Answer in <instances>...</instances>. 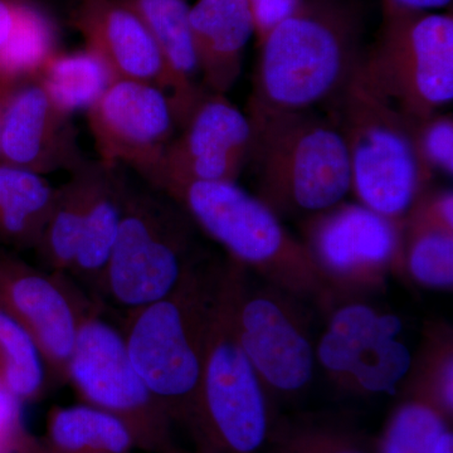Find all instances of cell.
<instances>
[{"instance_id": "1", "label": "cell", "mask_w": 453, "mask_h": 453, "mask_svg": "<svg viewBox=\"0 0 453 453\" xmlns=\"http://www.w3.org/2000/svg\"><path fill=\"white\" fill-rule=\"evenodd\" d=\"M259 50L247 112L311 111L332 103L365 53L353 11L308 0L299 13L268 35Z\"/></svg>"}, {"instance_id": "2", "label": "cell", "mask_w": 453, "mask_h": 453, "mask_svg": "<svg viewBox=\"0 0 453 453\" xmlns=\"http://www.w3.org/2000/svg\"><path fill=\"white\" fill-rule=\"evenodd\" d=\"M256 196L277 216L320 213L351 192L347 145L330 116L247 112Z\"/></svg>"}, {"instance_id": "3", "label": "cell", "mask_w": 453, "mask_h": 453, "mask_svg": "<svg viewBox=\"0 0 453 453\" xmlns=\"http://www.w3.org/2000/svg\"><path fill=\"white\" fill-rule=\"evenodd\" d=\"M222 270L193 262L169 295L133 310L122 333L145 386L183 426L198 392Z\"/></svg>"}, {"instance_id": "4", "label": "cell", "mask_w": 453, "mask_h": 453, "mask_svg": "<svg viewBox=\"0 0 453 453\" xmlns=\"http://www.w3.org/2000/svg\"><path fill=\"white\" fill-rule=\"evenodd\" d=\"M166 196L223 246L229 258L268 285L301 301H315L327 311L334 308L329 290L303 241L237 181H195Z\"/></svg>"}, {"instance_id": "5", "label": "cell", "mask_w": 453, "mask_h": 453, "mask_svg": "<svg viewBox=\"0 0 453 453\" xmlns=\"http://www.w3.org/2000/svg\"><path fill=\"white\" fill-rule=\"evenodd\" d=\"M241 267L231 258L223 265L198 392L184 426L196 449L207 453H256L266 445L273 426L266 392L235 332Z\"/></svg>"}, {"instance_id": "6", "label": "cell", "mask_w": 453, "mask_h": 453, "mask_svg": "<svg viewBox=\"0 0 453 453\" xmlns=\"http://www.w3.org/2000/svg\"><path fill=\"white\" fill-rule=\"evenodd\" d=\"M329 105V116L347 145L351 192L357 203L387 219H403L434 174L417 148L416 122L357 71Z\"/></svg>"}, {"instance_id": "7", "label": "cell", "mask_w": 453, "mask_h": 453, "mask_svg": "<svg viewBox=\"0 0 453 453\" xmlns=\"http://www.w3.org/2000/svg\"><path fill=\"white\" fill-rule=\"evenodd\" d=\"M357 73L408 120L436 115L453 100L451 12L384 18Z\"/></svg>"}, {"instance_id": "8", "label": "cell", "mask_w": 453, "mask_h": 453, "mask_svg": "<svg viewBox=\"0 0 453 453\" xmlns=\"http://www.w3.org/2000/svg\"><path fill=\"white\" fill-rule=\"evenodd\" d=\"M164 196L159 190L149 192L127 183L120 231L104 291L131 311L169 295L195 262L181 208Z\"/></svg>"}, {"instance_id": "9", "label": "cell", "mask_w": 453, "mask_h": 453, "mask_svg": "<svg viewBox=\"0 0 453 453\" xmlns=\"http://www.w3.org/2000/svg\"><path fill=\"white\" fill-rule=\"evenodd\" d=\"M303 235L334 306L383 291L390 273L399 271L402 220L360 203L342 202L311 214Z\"/></svg>"}, {"instance_id": "10", "label": "cell", "mask_w": 453, "mask_h": 453, "mask_svg": "<svg viewBox=\"0 0 453 453\" xmlns=\"http://www.w3.org/2000/svg\"><path fill=\"white\" fill-rule=\"evenodd\" d=\"M67 377L86 403L129 426L138 449L153 453L174 449V422L136 372L124 335L91 312L80 325Z\"/></svg>"}, {"instance_id": "11", "label": "cell", "mask_w": 453, "mask_h": 453, "mask_svg": "<svg viewBox=\"0 0 453 453\" xmlns=\"http://www.w3.org/2000/svg\"><path fill=\"white\" fill-rule=\"evenodd\" d=\"M300 301L268 283L256 286L250 271L241 267L235 332L266 395H296L314 375L315 347Z\"/></svg>"}, {"instance_id": "12", "label": "cell", "mask_w": 453, "mask_h": 453, "mask_svg": "<svg viewBox=\"0 0 453 453\" xmlns=\"http://www.w3.org/2000/svg\"><path fill=\"white\" fill-rule=\"evenodd\" d=\"M315 348L316 362L336 387L357 395H395L411 368L399 339L402 321L359 300L334 306Z\"/></svg>"}, {"instance_id": "13", "label": "cell", "mask_w": 453, "mask_h": 453, "mask_svg": "<svg viewBox=\"0 0 453 453\" xmlns=\"http://www.w3.org/2000/svg\"><path fill=\"white\" fill-rule=\"evenodd\" d=\"M251 122L225 95L207 92L181 125L148 183L168 196L195 181H237L246 168Z\"/></svg>"}, {"instance_id": "14", "label": "cell", "mask_w": 453, "mask_h": 453, "mask_svg": "<svg viewBox=\"0 0 453 453\" xmlns=\"http://www.w3.org/2000/svg\"><path fill=\"white\" fill-rule=\"evenodd\" d=\"M88 112L101 162L124 164L149 181L178 127L166 92L154 83L113 80Z\"/></svg>"}, {"instance_id": "15", "label": "cell", "mask_w": 453, "mask_h": 453, "mask_svg": "<svg viewBox=\"0 0 453 453\" xmlns=\"http://www.w3.org/2000/svg\"><path fill=\"white\" fill-rule=\"evenodd\" d=\"M0 291L4 308L37 342L47 368L67 375L80 325L88 312L64 276L0 261Z\"/></svg>"}, {"instance_id": "16", "label": "cell", "mask_w": 453, "mask_h": 453, "mask_svg": "<svg viewBox=\"0 0 453 453\" xmlns=\"http://www.w3.org/2000/svg\"><path fill=\"white\" fill-rule=\"evenodd\" d=\"M86 163L71 115L50 100L37 80L20 82L3 113L0 164L44 175L74 173Z\"/></svg>"}, {"instance_id": "17", "label": "cell", "mask_w": 453, "mask_h": 453, "mask_svg": "<svg viewBox=\"0 0 453 453\" xmlns=\"http://www.w3.org/2000/svg\"><path fill=\"white\" fill-rule=\"evenodd\" d=\"M73 25L88 50L105 62L115 80L154 83L163 89V61L150 32L122 0H81ZM164 91V89H163Z\"/></svg>"}, {"instance_id": "18", "label": "cell", "mask_w": 453, "mask_h": 453, "mask_svg": "<svg viewBox=\"0 0 453 453\" xmlns=\"http://www.w3.org/2000/svg\"><path fill=\"white\" fill-rule=\"evenodd\" d=\"M150 32L163 61V89L172 101L179 127L207 92L196 82L198 57L186 0H122Z\"/></svg>"}, {"instance_id": "19", "label": "cell", "mask_w": 453, "mask_h": 453, "mask_svg": "<svg viewBox=\"0 0 453 453\" xmlns=\"http://www.w3.org/2000/svg\"><path fill=\"white\" fill-rule=\"evenodd\" d=\"M189 25L199 74L211 94L226 95L242 71L244 49L253 35L247 0H198Z\"/></svg>"}, {"instance_id": "20", "label": "cell", "mask_w": 453, "mask_h": 453, "mask_svg": "<svg viewBox=\"0 0 453 453\" xmlns=\"http://www.w3.org/2000/svg\"><path fill=\"white\" fill-rule=\"evenodd\" d=\"M101 164L71 273L104 288L107 265L120 231L127 181L118 172L119 166Z\"/></svg>"}, {"instance_id": "21", "label": "cell", "mask_w": 453, "mask_h": 453, "mask_svg": "<svg viewBox=\"0 0 453 453\" xmlns=\"http://www.w3.org/2000/svg\"><path fill=\"white\" fill-rule=\"evenodd\" d=\"M101 166V162H88L73 173L67 183L57 188L55 203L35 247L52 273L62 275L73 268Z\"/></svg>"}, {"instance_id": "22", "label": "cell", "mask_w": 453, "mask_h": 453, "mask_svg": "<svg viewBox=\"0 0 453 453\" xmlns=\"http://www.w3.org/2000/svg\"><path fill=\"white\" fill-rule=\"evenodd\" d=\"M42 443L50 453H133L138 449L127 423L88 403L52 411Z\"/></svg>"}, {"instance_id": "23", "label": "cell", "mask_w": 453, "mask_h": 453, "mask_svg": "<svg viewBox=\"0 0 453 453\" xmlns=\"http://www.w3.org/2000/svg\"><path fill=\"white\" fill-rule=\"evenodd\" d=\"M56 195L43 175L0 164V238L37 247Z\"/></svg>"}, {"instance_id": "24", "label": "cell", "mask_w": 453, "mask_h": 453, "mask_svg": "<svg viewBox=\"0 0 453 453\" xmlns=\"http://www.w3.org/2000/svg\"><path fill=\"white\" fill-rule=\"evenodd\" d=\"M35 80L61 111L73 115L91 109L115 79L105 62L86 50L55 53Z\"/></svg>"}, {"instance_id": "25", "label": "cell", "mask_w": 453, "mask_h": 453, "mask_svg": "<svg viewBox=\"0 0 453 453\" xmlns=\"http://www.w3.org/2000/svg\"><path fill=\"white\" fill-rule=\"evenodd\" d=\"M403 383L405 398L428 405L452 423L453 333L449 324L434 321L427 325Z\"/></svg>"}, {"instance_id": "26", "label": "cell", "mask_w": 453, "mask_h": 453, "mask_svg": "<svg viewBox=\"0 0 453 453\" xmlns=\"http://www.w3.org/2000/svg\"><path fill=\"white\" fill-rule=\"evenodd\" d=\"M398 273L425 288L452 290L453 228L405 214Z\"/></svg>"}, {"instance_id": "27", "label": "cell", "mask_w": 453, "mask_h": 453, "mask_svg": "<svg viewBox=\"0 0 453 453\" xmlns=\"http://www.w3.org/2000/svg\"><path fill=\"white\" fill-rule=\"evenodd\" d=\"M270 453H372L365 434L332 414H301L271 426Z\"/></svg>"}, {"instance_id": "28", "label": "cell", "mask_w": 453, "mask_h": 453, "mask_svg": "<svg viewBox=\"0 0 453 453\" xmlns=\"http://www.w3.org/2000/svg\"><path fill=\"white\" fill-rule=\"evenodd\" d=\"M55 28L49 18L40 9L17 0L16 25L0 49V80L19 83L35 79L55 55Z\"/></svg>"}, {"instance_id": "29", "label": "cell", "mask_w": 453, "mask_h": 453, "mask_svg": "<svg viewBox=\"0 0 453 453\" xmlns=\"http://www.w3.org/2000/svg\"><path fill=\"white\" fill-rule=\"evenodd\" d=\"M46 360L28 330L0 306V386L18 401L40 395L46 381Z\"/></svg>"}, {"instance_id": "30", "label": "cell", "mask_w": 453, "mask_h": 453, "mask_svg": "<svg viewBox=\"0 0 453 453\" xmlns=\"http://www.w3.org/2000/svg\"><path fill=\"white\" fill-rule=\"evenodd\" d=\"M447 428H451V423L436 411L405 398L390 414L375 453H434Z\"/></svg>"}, {"instance_id": "31", "label": "cell", "mask_w": 453, "mask_h": 453, "mask_svg": "<svg viewBox=\"0 0 453 453\" xmlns=\"http://www.w3.org/2000/svg\"><path fill=\"white\" fill-rule=\"evenodd\" d=\"M417 148L423 162L434 172L453 174V120L451 115L436 113L414 125Z\"/></svg>"}, {"instance_id": "32", "label": "cell", "mask_w": 453, "mask_h": 453, "mask_svg": "<svg viewBox=\"0 0 453 453\" xmlns=\"http://www.w3.org/2000/svg\"><path fill=\"white\" fill-rule=\"evenodd\" d=\"M247 3L251 12L253 35L261 46L276 27L299 13L306 0H247Z\"/></svg>"}, {"instance_id": "33", "label": "cell", "mask_w": 453, "mask_h": 453, "mask_svg": "<svg viewBox=\"0 0 453 453\" xmlns=\"http://www.w3.org/2000/svg\"><path fill=\"white\" fill-rule=\"evenodd\" d=\"M451 4L452 0H381L384 18L436 13Z\"/></svg>"}, {"instance_id": "34", "label": "cell", "mask_w": 453, "mask_h": 453, "mask_svg": "<svg viewBox=\"0 0 453 453\" xmlns=\"http://www.w3.org/2000/svg\"><path fill=\"white\" fill-rule=\"evenodd\" d=\"M16 396L0 386V443L4 442L16 432L19 419V405Z\"/></svg>"}, {"instance_id": "35", "label": "cell", "mask_w": 453, "mask_h": 453, "mask_svg": "<svg viewBox=\"0 0 453 453\" xmlns=\"http://www.w3.org/2000/svg\"><path fill=\"white\" fill-rule=\"evenodd\" d=\"M17 0H0V49L7 43L16 25Z\"/></svg>"}, {"instance_id": "36", "label": "cell", "mask_w": 453, "mask_h": 453, "mask_svg": "<svg viewBox=\"0 0 453 453\" xmlns=\"http://www.w3.org/2000/svg\"><path fill=\"white\" fill-rule=\"evenodd\" d=\"M19 83L0 80V139H2L3 113H4L5 106H7L12 92L14 91V88H16Z\"/></svg>"}, {"instance_id": "37", "label": "cell", "mask_w": 453, "mask_h": 453, "mask_svg": "<svg viewBox=\"0 0 453 453\" xmlns=\"http://www.w3.org/2000/svg\"><path fill=\"white\" fill-rule=\"evenodd\" d=\"M434 453H453V434L451 428H447L438 438Z\"/></svg>"}, {"instance_id": "38", "label": "cell", "mask_w": 453, "mask_h": 453, "mask_svg": "<svg viewBox=\"0 0 453 453\" xmlns=\"http://www.w3.org/2000/svg\"><path fill=\"white\" fill-rule=\"evenodd\" d=\"M23 446L25 447H22V453H50L47 451L46 447L43 446V443H42V441L41 442H37L35 440L25 441Z\"/></svg>"}, {"instance_id": "39", "label": "cell", "mask_w": 453, "mask_h": 453, "mask_svg": "<svg viewBox=\"0 0 453 453\" xmlns=\"http://www.w3.org/2000/svg\"><path fill=\"white\" fill-rule=\"evenodd\" d=\"M168 453H207L199 451V449H180V447L175 446L174 449H172V451H169Z\"/></svg>"}]
</instances>
